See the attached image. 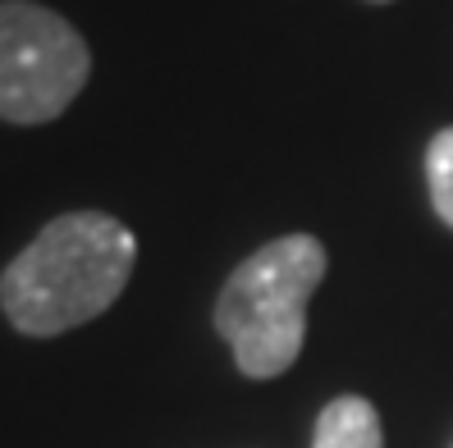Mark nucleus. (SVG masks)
<instances>
[{"label":"nucleus","mask_w":453,"mask_h":448,"mask_svg":"<svg viewBox=\"0 0 453 448\" xmlns=\"http://www.w3.org/2000/svg\"><path fill=\"white\" fill-rule=\"evenodd\" d=\"M371 5H389V0H371Z\"/></svg>","instance_id":"423d86ee"},{"label":"nucleus","mask_w":453,"mask_h":448,"mask_svg":"<svg viewBox=\"0 0 453 448\" xmlns=\"http://www.w3.org/2000/svg\"><path fill=\"white\" fill-rule=\"evenodd\" d=\"M426 183H431L435 216L453 229V128H440L426 147Z\"/></svg>","instance_id":"39448f33"},{"label":"nucleus","mask_w":453,"mask_h":448,"mask_svg":"<svg viewBox=\"0 0 453 448\" xmlns=\"http://www.w3.org/2000/svg\"><path fill=\"white\" fill-rule=\"evenodd\" d=\"M326 247L311 233L257 247L216 298V330L248 380H275L307 344V302L326 279Z\"/></svg>","instance_id":"f03ea898"},{"label":"nucleus","mask_w":453,"mask_h":448,"mask_svg":"<svg viewBox=\"0 0 453 448\" xmlns=\"http://www.w3.org/2000/svg\"><path fill=\"white\" fill-rule=\"evenodd\" d=\"M88 78L92 50L65 14L37 0H0V119H60Z\"/></svg>","instance_id":"7ed1b4c3"},{"label":"nucleus","mask_w":453,"mask_h":448,"mask_svg":"<svg viewBox=\"0 0 453 448\" xmlns=\"http://www.w3.org/2000/svg\"><path fill=\"white\" fill-rule=\"evenodd\" d=\"M311 448H385L380 412L366 399H357V393H343V399L326 403L321 416H316Z\"/></svg>","instance_id":"20e7f679"},{"label":"nucleus","mask_w":453,"mask_h":448,"mask_svg":"<svg viewBox=\"0 0 453 448\" xmlns=\"http://www.w3.org/2000/svg\"><path fill=\"white\" fill-rule=\"evenodd\" d=\"M138 261L133 229L105 210H65L0 275V311L28 338H56L111 311Z\"/></svg>","instance_id":"f257e3e1"}]
</instances>
